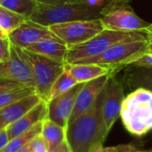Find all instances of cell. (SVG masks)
Here are the masks:
<instances>
[{
  "mask_svg": "<svg viewBox=\"0 0 152 152\" xmlns=\"http://www.w3.org/2000/svg\"><path fill=\"white\" fill-rule=\"evenodd\" d=\"M103 143L94 145L89 152H132L135 149L130 145H120L116 147H103Z\"/></svg>",
  "mask_w": 152,
  "mask_h": 152,
  "instance_id": "25",
  "label": "cell"
},
{
  "mask_svg": "<svg viewBox=\"0 0 152 152\" xmlns=\"http://www.w3.org/2000/svg\"><path fill=\"white\" fill-rule=\"evenodd\" d=\"M47 113H48L47 102L41 100L29 112H27L17 121L11 124L5 128L9 140H12L16 136L23 134L24 132L33 127L39 122L44 120L46 118H47Z\"/></svg>",
  "mask_w": 152,
  "mask_h": 152,
  "instance_id": "14",
  "label": "cell"
},
{
  "mask_svg": "<svg viewBox=\"0 0 152 152\" xmlns=\"http://www.w3.org/2000/svg\"><path fill=\"white\" fill-rule=\"evenodd\" d=\"M120 118L133 135L142 136L152 130V92L139 88L128 94L123 102Z\"/></svg>",
  "mask_w": 152,
  "mask_h": 152,
  "instance_id": "3",
  "label": "cell"
},
{
  "mask_svg": "<svg viewBox=\"0 0 152 152\" xmlns=\"http://www.w3.org/2000/svg\"><path fill=\"white\" fill-rule=\"evenodd\" d=\"M12 44L7 37H0V62L10 57Z\"/></svg>",
  "mask_w": 152,
  "mask_h": 152,
  "instance_id": "27",
  "label": "cell"
},
{
  "mask_svg": "<svg viewBox=\"0 0 152 152\" xmlns=\"http://www.w3.org/2000/svg\"><path fill=\"white\" fill-rule=\"evenodd\" d=\"M100 20L105 29L114 31L144 30L150 25L136 14L130 0H108L102 8Z\"/></svg>",
  "mask_w": 152,
  "mask_h": 152,
  "instance_id": "6",
  "label": "cell"
},
{
  "mask_svg": "<svg viewBox=\"0 0 152 152\" xmlns=\"http://www.w3.org/2000/svg\"><path fill=\"white\" fill-rule=\"evenodd\" d=\"M103 6L104 5H93L87 2L59 5L38 4L29 20L45 27L75 20H97L101 17Z\"/></svg>",
  "mask_w": 152,
  "mask_h": 152,
  "instance_id": "2",
  "label": "cell"
},
{
  "mask_svg": "<svg viewBox=\"0 0 152 152\" xmlns=\"http://www.w3.org/2000/svg\"><path fill=\"white\" fill-rule=\"evenodd\" d=\"M26 20L28 19L0 4V28L7 37L10 33L20 27Z\"/></svg>",
  "mask_w": 152,
  "mask_h": 152,
  "instance_id": "21",
  "label": "cell"
},
{
  "mask_svg": "<svg viewBox=\"0 0 152 152\" xmlns=\"http://www.w3.org/2000/svg\"><path fill=\"white\" fill-rule=\"evenodd\" d=\"M42 99L36 94L25 96L0 110V131L17 121L34 108Z\"/></svg>",
  "mask_w": 152,
  "mask_h": 152,
  "instance_id": "15",
  "label": "cell"
},
{
  "mask_svg": "<svg viewBox=\"0 0 152 152\" xmlns=\"http://www.w3.org/2000/svg\"><path fill=\"white\" fill-rule=\"evenodd\" d=\"M0 78L13 80L25 87L35 90L31 70L22 56L18 47L13 45L11 46L10 57L0 62Z\"/></svg>",
  "mask_w": 152,
  "mask_h": 152,
  "instance_id": "10",
  "label": "cell"
},
{
  "mask_svg": "<svg viewBox=\"0 0 152 152\" xmlns=\"http://www.w3.org/2000/svg\"><path fill=\"white\" fill-rule=\"evenodd\" d=\"M18 152H32L31 151V149H30V145L29 144H27L26 146H24L23 148H22L20 151Z\"/></svg>",
  "mask_w": 152,
  "mask_h": 152,
  "instance_id": "35",
  "label": "cell"
},
{
  "mask_svg": "<svg viewBox=\"0 0 152 152\" xmlns=\"http://www.w3.org/2000/svg\"><path fill=\"white\" fill-rule=\"evenodd\" d=\"M144 31L146 32L147 38H148V42L149 43H152V22L150 23V25L144 29Z\"/></svg>",
  "mask_w": 152,
  "mask_h": 152,
  "instance_id": "33",
  "label": "cell"
},
{
  "mask_svg": "<svg viewBox=\"0 0 152 152\" xmlns=\"http://www.w3.org/2000/svg\"><path fill=\"white\" fill-rule=\"evenodd\" d=\"M42 121L39 122L33 127L24 132L23 134L16 136L12 140H9L6 145L2 149L0 152H18L22 148L29 144L32 139H34L37 135L41 134Z\"/></svg>",
  "mask_w": 152,
  "mask_h": 152,
  "instance_id": "20",
  "label": "cell"
},
{
  "mask_svg": "<svg viewBox=\"0 0 152 152\" xmlns=\"http://www.w3.org/2000/svg\"><path fill=\"white\" fill-rule=\"evenodd\" d=\"M41 135L47 142L48 151L51 152L66 140V128L46 118L42 121Z\"/></svg>",
  "mask_w": 152,
  "mask_h": 152,
  "instance_id": "19",
  "label": "cell"
},
{
  "mask_svg": "<svg viewBox=\"0 0 152 152\" xmlns=\"http://www.w3.org/2000/svg\"><path fill=\"white\" fill-rule=\"evenodd\" d=\"M124 100L123 85L116 78L115 74H111L103 88L102 101V114L108 133L120 117Z\"/></svg>",
  "mask_w": 152,
  "mask_h": 152,
  "instance_id": "9",
  "label": "cell"
},
{
  "mask_svg": "<svg viewBox=\"0 0 152 152\" xmlns=\"http://www.w3.org/2000/svg\"><path fill=\"white\" fill-rule=\"evenodd\" d=\"M38 4H47V5H59L65 4H73V3H81L87 2L88 0H36Z\"/></svg>",
  "mask_w": 152,
  "mask_h": 152,
  "instance_id": "29",
  "label": "cell"
},
{
  "mask_svg": "<svg viewBox=\"0 0 152 152\" xmlns=\"http://www.w3.org/2000/svg\"><path fill=\"white\" fill-rule=\"evenodd\" d=\"M18 49L31 70L36 94L43 101L48 102L52 86L65 69L66 63L32 53L24 48L18 47Z\"/></svg>",
  "mask_w": 152,
  "mask_h": 152,
  "instance_id": "5",
  "label": "cell"
},
{
  "mask_svg": "<svg viewBox=\"0 0 152 152\" xmlns=\"http://www.w3.org/2000/svg\"><path fill=\"white\" fill-rule=\"evenodd\" d=\"M36 93L34 89L25 86H20L14 89L0 93V110L10 105L11 103Z\"/></svg>",
  "mask_w": 152,
  "mask_h": 152,
  "instance_id": "24",
  "label": "cell"
},
{
  "mask_svg": "<svg viewBox=\"0 0 152 152\" xmlns=\"http://www.w3.org/2000/svg\"><path fill=\"white\" fill-rule=\"evenodd\" d=\"M48 28L68 47L83 44L105 29L100 19L70 21Z\"/></svg>",
  "mask_w": 152,
  "mask_h": 152,
  "instance_id": "8",
  "label": "cell"
},
{
  "mask_svg": "<svg viewBox=\"0 0 152 152\" xmlns=\"http://www.w3.org/2000/svg\"><path fill=\"white\" fill-rule=\"evenodd\" d=\"M132 152H135V151H132Z\"/></svg>",
  "mask_w": 152,
  "mask_h": 152,
  "instance_id": "39",
  "label": "cell"
},
{
  "mask_svg": "<svg viewBox=\"0 0 152 152\" xmlns=\"http://www.w3.org/2000/svg\"><path fill=\"white\" fill-rule=\"evenodd\" d=\"M20 86H23L21 84L13 81V80H9V79H4V78H0V93L4 92V91H8L11 89H14Z\"/></svg>",
  "mask_w": 152,
  "mask_h": 152,
  "instance_id": "28",
  "label": "cell"
},
{
  "mask_svg": "<svg viewBox=\"0 0 152 152\" xmlns=\"http://www.w3.org/2000/svg\"><path fill=\"white\" fill-rule=\"evenodd\" d=\"M110 75L111 74H108L99 77L96 79H93L91 81L84 83L82 88L77 95L75 105L71 115L69 123L91 108V106L97 100L98 96L103 90L104 86H106V83L108 80Z\"/></svg>",
  "mask_w": 152,
  "mask_h": 152,
  "instance_id": "13",
  "label": "cell"
},
{
  "mask_svg": "<svg viewBox=\"0 0 152 152\" xmlns=\"http://www.w3.org/2000/svg\"><path fill=\"white\" fill-rule=\"evenodd\" d=\"M145 54H152V43H148L145 50Z\"/></svg>",
  "mask_w": 152,
  "mask_h": 152,
  "instance_id": "34",
  "label": "cell"
},
{
  "mask_svg": "<svg viewBox=\"0 0 152 152\" xmlns=\"http://www.w3.org/2000/svg\"><path fill=\"white\" fill-rule=\"evenodd\" d=\"M102 101L103 90L89 110L68 124L66 140L73 152H89L94 145L103 143L108 136L102 114Z\"/></svg>",
  "mask_w": 152,
  "mask_h": 152,
  "instance_id": "1",
  "label": "cell"
},
{
  "mask_svg": "<svg viewBox=\"0 0 152 152\" xmlns=\"http://www.w3.org/2000/svg\"><path fill=\"white\" fill-rule=\"evenodd\" d=\"M8 38L12 45L20 48H26L44 39H59L48 27L36 23L29 19L10 33Z\"/></svg>",
  "mask_w": 152,
  "mask_h": 152,
  "instance_id": "11",
  "label": "cell"
},
{
  "mask_svg": "<svg viewBox=\"0 0 152 152\" xmlns=\"http://www.w3.org/2000/svg\"><path fill=\"white\" fill-rule=\"evenodd\" d=\"M51 152H73V151L72 150L71 146L69 145L67 140H65Z\"/></svg>",
  "mask_w": 152,
  "mask_h": 152,
  "instance_id": "31",
  "label": "cell"
},
{
  "mask_svg": "<svg viewBox=\"0 0 152 152\" xmlns=\"http://www.w3.org/2000/svg\"><path fill=\"white\" fill-rule=\"evenodd\" d=\"M8 141H9V138H8V135H7V133H6L5 129L1 130L0 131V151L6 145Z\"/></svg>",
  "mask_w": 152,
  "mask_h": 152,
  "instance_id": "32",
  "label": "cell"
},
{
  "mask_svg": "<svg viewBox=\"0 0 152 152\" xmlns=\"http://www.w3.org/2000/svg\"><path fill=\"white\" fill-rule=\"evenodd\" d=\"M0 37H7V36L2 31V29L0 28Z\"/></svg>",
  "mask_w": 152,
  "mask_h": 152,
  "instance_id": "36",
  "label": "cell"
},
{
  "mask_svg": "<svg viewBox=\"0 0 152 152\" xmlns=\"http://www.w3.org/2000/svg\"><path fill=\"white\" fill-rule=\"evenodd\" d=\"M134 41H148L146 32L144 30L125 32L104 29L90 40L69 47L65 63L72 64L83 59L95 57L116 45Z\"/></svg>",
  "mask_w": 152,
  "mask_h": 152,
  "instance_id": "4",
  "label": "cell"
},
{
  "mask_svg": "<svg viewBox=\"0 0 152 152\" xmlns=\"http://www.w3.org/2000/svg\"><path fill=\"white\" fill-rule=\"evenodd\" d=\"M84 83H79L68 92L50 100L47 102V118L57 125L66 128L73 113L76 98Z\"/></svg>",
  "mask_w": 152,
  "mask_h": 152,
  "instance_id": "12",
  "label": "cell"
},
{
  "mask_svg": "<svg viewBox=\"0 0 152 152\" xmlns=\"http://www.w3.org/2000/svg\"><path fill=\"white\" fill-rule=\"evenodd\" d=\"M32 53L65 62L69 47L60 39H44L24 48Z\"/></svg>",
  "mask_w": 152,
  "mask_h": 152,
  "instance_id": "17",
  "label": "cell"
},
{
  "mask_svg": "<svg viewBox=\"0 0 152 152\" xmlns=\"http://www.w3.org/2000/svg\"><path fill=\"white\" fill-rule=\"evenodd\" d=\"M1 5L29 19L35 11L38 2L36 0H4L1 3Z\"/></svg>",
  "mask_w": 152,
  "mask_h": 152,
  "instance_id": "23",
  "label": "cell"
},
{
  "mask_svg": "<svg viewBox=\"0 0 152 152\" xmlns=\"http://www.w3.org/2000/svg\"><path fill=\"white\" fill-rule=\"evenodd\" d=\"M66 66L78 83H86L108 74H115L109 68L98 64L73 63Z\"/></svg>",
  "mask_w": 152,
  "mask_h": 152,
  "instance_id": "18",
  "label": "cell"
},
{
  "mask_svg": "<svg viewBox=\"0 0 152 152\" xmlns=\"http://www.w3.org/2000/svg\"><path fill=\"white\" fill-rule=\"evenodd\" d=\"M125 69L124 80L130 88H142L152 92V67L129 65Z\"/></svg>",
  "mask_w": 152,
  "mask_h": 152,
  "instance_id": "16",
  "label": "cell"
},
{
  "mask_svg": "<svg viewBox=\"0 0 152 152\" xmlns=\"http://www.w3.org/2000/svg\"><path fill=\"white\" fill-rule=\"evenodd\" d=\"M148 43V41H134L118 44L98 56L83 59L74 63L98 64L109 68L116 74V72L126 68L135 60L144 55Z\"/></svg>",
  "mask_w": 152,
  "mask_h": 152,
  "instance_id": "7",
  "label": "cell"
},
{
  "mask_svg": "<svg viewBox=\"0 0 152 152\" xmlns=\"http://www.w3.org/2000/svg\"><path fill=\"white\" fill-rule=\"evenodd\" d=\"M130 65H138V66H148L152 67V54H144L142 57L135 60Z\"/></svg>",
  "mask_w": 152,
  "mask_h": 152,
  "instance_id": "30",
  "label": "cell"
},
{
  "mask_svg": "<svg viewBox=\"0 0 152 152\" xmlns=\"http://www.w3.org/2000/svg\"><path fill=\"white\" fill-rule=\"evenodd\" d=\"M135 152H152V151H135Z\"/></svg>",
  "mask_w": 152,
  "mask_h": 152,
  "instance_id": "37",
  "label": "cell"
},
{
  "mask_svg": "<svg viewBox=\"0 0 152 152\" xmlns=\"http://www.w3.org/2000/svg\"><path fill=\"white\" fill-rule=\"evenodd\" d=\"M29 145L32 152H49L47 142L45 141L41 134L32 139Z\"/></svg>",
  "mask_w": 152,
  "mask_h": 152,
  "instance_id": "26",
  "label": "cell"
},
{
  "mask_svg": "<svg viewBox=\"0 0 152 152\" xmlns=\"http://www.w3.org/2000/svg\"><path fill=\"white\" fill-rule=\"evenodd\" d=\"M77 84H79V83L76 81V79L71 74V72L69 71V69L66 66L65 69L59 76V77L56 80L55 84L52 86V89L50 92V96H49V101L68 92L73 87H74Z\"/></svg>",
  "mask_w": 152,
  "mask_h": 152,
  "instance_id": "22",
  "label": "cell"
},
{
  "mask_svg": "<svg viewBox=\"0 0 152 152\" xmlns=\"http://www.w3.org/2000/svg\"><path fill=\"white\" fill-rule=\"evenodd\" d=\"M3 1H4V0H0V4H1V3H2Z\"/></svg>",
  "mask_w": 152,
  "mask_h": 152,
  "instance_id": "38",
  "label": "cell"
}]
</instances>
